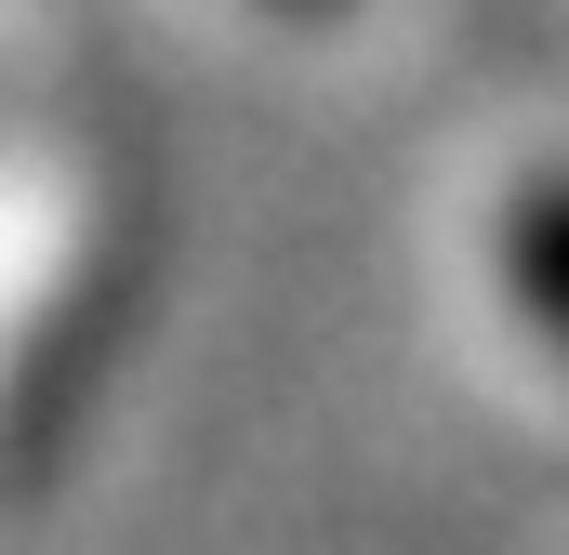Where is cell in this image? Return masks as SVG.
Listing matches in <instances>:
<instances>
[{
  "label": "cell",
  "instance_id": "2",
  "mask_svg": "<svg viewBox=\"0 0 569 555\" xmlns=\"http://www.w3.org/2000/svg\"><path fill=\"white\" fill-rule=\"evenodd\" d=\"M291 13H331V0H291Z\"/></svg>",
  "mask_w": 569,
  "mask_h": 555
},
{
  "label": "cell",
  "instance_id": "1",
  "mask_svg": "<svg viewBox=\"0 0 569 555\" xmlns=\"http://www.w3.org/2000/svg\"><path fill=\"white\" fill-rule=\"evenodd\" d=\"M503 278H517V304L569 344V185H530V199H517V225H503Z\"/></svg>",
  "mask_w": 569,
  "mask_h": 555
}]
</instances>
